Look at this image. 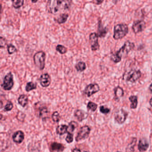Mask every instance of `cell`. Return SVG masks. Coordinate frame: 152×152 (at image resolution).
<instances>
[{
	"label": "cell",
	"mask_w": 152,
	"mask_h": 152,
	"mask_svg": "<svg viewBox=\"0 0 152 152\" xmlns=\"http://www.w3.org/2000/svg\"><path fill=\"white\" fill-rule=\"evenodd\" d=\"M72 1L49 0L46 5V11L56 15L62 10H69L72 7Z\"/></svg>",
	"instance_id": "6da1fadb"
},
{
	"label": "cell",
	"mask_w": 152,
	"mask_h": 152,
	"mask_svg": "<svg viewBox=\"0 0 152 152\" xmlns=\"http://www.w3.org/2000/svg\"><path fill=\"white\" fill-rule=\"evenodd\" d=\"M135 47L133 42L129 41L125 42L123 46L115 54H113L111 56V59L115 63L121 62L123 57H125L129 52L132 50Z\"/></svg>",
	"instance_id": "7a4b0ae2"
},
{
	"label": "cell",
	"mask_w": 152,
	"mask_h": 152,
	"mask_svg": "<svg viewBox=\"0 0 152 152\" xmlns=\"http://www.w3.org/2000/svg\"><path fill=\"white\" fill-rule=\"evenodd\" d=\"M129 32V27L126 24H118L114 28L113 38L115 40L121 39L125 37Z\"/></svg>",
	"instance_id": "3957f363"
},
{
	"label": "cell",
	"mask_w": 152,
	"mask_h": 152,
	"mask_svg": "<svg viewBox=\"0 0 152 152\" xmlns=\"http://www.w3.org/2000/svg\"><path fill=\"white\" fill-rule=\"evenodd\" d=\"M46 59V53L42 50L38 51L34 56V64L40 71H42L45 68Z\"/></svg>",
	"instance_id": "277c9868"
},
{
	"label": "cell",
	"mask_w": 152,
	"mask_h": 152,
	"mask_svg": "<svg viewBox=\"0 0 152 152\" xmlns=\"http://www.w3.org/2000/svg\"><path fill=\"white\" fill-rule=\"evenodd\" d=\"M141 76V73L139 70L132 69L129 72H125L123 75V79L129 82H136Z\"/></svg>",
	"instance_id": "5b68a950"
},
{
	"label": "cell",
	"mask_w": 152,
	"mask_h": 152,
	"mask_svg": "<svg viewBox=\"0 0 152 152\" xmlns=\"http://www.w3.org/2000/svg\"><path fill=\"white\" fill-rule=\"evenodd\" d=\"M14 75L11 72H9L4 77L1 87L5 91H10L14 87Z\"/></svg>",
	"instance_id": "8992f818"
},
{
	"label": "cell",
	"mask_w": 152,
	"mask_h": 152,
	"mask_svg": "<svg viewBox=\"0 0 152 152\" xmlns=\"http://www.w3.org/2000/svg\"><path fill=\"white\" fill-rule=\"evenodd\" d=\"M91 132V128L88 125H84L81 127L75 137L77 142L83 140L88 138Z\"/></svg>",
	"instance_id": "52a82bcc"
},
{
	"label": "cell",
	"mask_w": 152,
	"mask_h": 152,
	"mask_svg": "<svg viewBox=\"0 0 152 152\" xmlns=\"http://www.w3.org/2000/svg\"><path fill=\"white\" fill-rule=\"evenodd\" d=\"M100 90V87L98 84L96 83H90L88 84L84 88V94L88 97L96 94Z\"/></svg>",
	"instance_id": "ba28073f"
},
{
	"label": "cell",
	"mask_w": 152,
	"mask_h": 152,
	"mask_svg": "<svg viewBox=\"0 0 152 152\" xmlns=\"http://www.w3.org/2000/svg\"><path fill=\"white\" fill-rule=\"evenodd\" d=\"M98 38V35L96 33H91L90 34L89 42L92 51H96L99 50L100 45L99 43Z\"/></svg>",
	"instance_id": "9c48e42d"
},
{
	"label": "cell",
	"mask_w": 152,
	"mask_h": 152,
	"mask_svg": "<svg viewBox=\"0 0 152 152\" xmlns=\"http://www.w3.org/2000/svg\"><path fill=\"white\" fill-rule=\"evenodd\" d=\"M146 27V23L143 20L134 21L132 26V30L135 34L143 31Z\"/></svg>",
	"instance_id": "30bf717a"
},
{
	"label": "cell",
	"mask_w": 152,
	"mask_h": 152,
	"mask_svg": "<svg viewBox=\"0 0 152 152\" xmlns=\"http://www.w3.org/2000/svg\"><path fill=\"white\" fill-rule=\"evenodd\" d=\"M128 115L127 112L123 109H121L115 112L114 115L115 120L118 124H121L126 121Z\"/></svg>",
	"instance_id": "8fae6325"
},
{
	"label": "cell",
	"mask_w": 152,
	"mask_h": 152,
	"mask_svg": "<svg viewBox=\"0 0 152 152\" xmlns=\"http://www.w3.org/2000/svg\"><path fill=\"white\" fill-rule=\"evenodd\" d=\"M39 81L42 87L44 88H48L51 84V77L48 73L42 74L39 77Z\"/></svg>",
	"instance_id": "7c38bea8"
},
{
	"label": "cell",
	"mask_w": 152,
	"mask_h": 152,
	"mask_svg": "<svg viewBox=\"0 0 152 152\" xmlns=\"http://www.w3.org/2000/svg\"><path fill=\"white\" fill-rule=\"evenodd\" d=\"M25 138L24 133L22 131L19 130L15 132L12 136L13 141L17 144H21Z\"/></svg>",
	"instance_id": "4fadbf2b"
},
{
	"label": "cell",
	"mask_w": 152,
	"mask_h": 152,
	"mask_svg": "<svg viewBox=\"0 0 152 152\" xmlns=\"http://www.w3.org/2000/svg\"><path fill=\"white\" fill-rule=\"evenodd\" d=\"M38 107V115L39 118H42L43 120H45L47 118L48 114L49 113L48 109L46 106L39 105Z\"/></svg>",
	"instance_id": "5bb4252c"
},
{
	"label": "cell",
	"mask_w": 152,
	"mask_h": 152,
	"mask_svg": "<svg viewBox=\"0 0 152 152\" xmlns=\"http://www.w3.org/2000/svg\"><path fill=\"white\" fill-rule=\"evenodd\" d=\"M107 28L104 27L102 24L101 20H99L98 24L97 34L99 38H104L105 37L107 33Z\"/></svg>",
	"instance_id": "9a60e30c"
},
{
	"label": "cell",
	"mask_w": 152,
	"mask_h": 152,
	"mask_svg": "<svg viewBox=\"0 0 152 152\" xmlns=\"http://www.w3.org/2000/svg\"><path fill=\"white\" fill-rule=\"evenodd\" d=\"M74 116L79 121L81 122L87 118L88 114L83 110L77 109L75 111Z\"/></svg>",
	"instance_id": "2e32d148"
},
{
	"label": "cell",
	"mask_w": 152,
	"mask_h": 152,
	"mask_svg": "<svg viewBox=\"0 0 152 152\" xmlns=\"http://www.w3.org/2000/svg\"><path fill=\"white\" fill-rule=\"evenodd\" d=\"M50 149L51 152H62L64 150L65 147L63 144L53 142L50 145Z\"/></svg>",
	"instance_id": "e0dca14e"
},
{
	"label": "cell",
	"mask_w": 152,
	"mask_h": 152,
	"mask_svg": "<svg viewBox=\"0 0 152 152\" xmlns=\"http://www.w3.org/2000/svg\"><path fill=\"white\" fill-rule=\"evenodd\" d=\"M149 147V144L146 140L145 138L141 139L138 143V149L140 152H145L146 151Z\"/></svg>",
	"instance_id": "ac0fdd59"
},
{
	"label": "cell",
	"mask_w": 152,
	"mask_h": 152,
	"mask_svg": "<svg viewBox=\"0 0 152 152\" xmlns=\"http://www.w3.org/2000/svg\"><path fill=\"white\" fill-rule=\"evenodd\" d=\"M18 104L23 107H25L28 104L29 102V99H28V96L25 94H22L20 95L18 99Z\"/></svg>",
	"instance_id": "d6986e66"
},
{
	"label": "cell",
	"mask_w": 152,
	"mask_h": 152,
	"mask_svg": "<svg viewBox=\"0 0 152 152\" xmlns=\"http://www.w3.org/2000/svg\"><path fill=\"white\" fill-rule=\"evenodd\" d=\"M68 126L66 124H61L57 127L56 132L58 135L62 136L68 132Z\"/></svg>",
	"instance_id": "ffe728a7"
},
{
	"label": "cell",
	"mask_w": 152,
	"mask_h": 152,
	"mask_svg": "<svg viewBox=\"0 0 152 152\" xmlns=\"http://www.w3.org/2000/svg\"><path fill=\"white\" fill-rule=\"evenodd\" d=\"M69 16V15L67 13H62L59 15L57 18H55V21L59 24H62L67 21Z\"/></svg>",
	"instance_id": "44dd1931"
},
{
	"label": "cell",
	"mask_w": 152,
	"mask_h": 152,
	"mask_svg": "<svg viewBox=\"0 0 152 152\" xmlns=\"http://www.w3.org/2000/svg\"><path fill=\"white\" fill-rule=\"evenodd\" d=\"M75 67L77 72H82L86 70L87 68V66L85 62L83 61H80L75 64Z\"/></svg>",
	"instance_id": "7402d4cb"
},
{
	"label": "cell",
	"mask_w": 152,
	"mask_h": 152,
	"mask_svg": "<svg viewBox=\"0 0 152 152\" xmlns=\"http://www.w3.org/2000/svg\"><path fill=\"white\" fill-rule=\"evenodd\" d=\"M114 94L116 99H120L124 95V91L122 88L118 86L114 89Z\"/></svg>",
	"instance_id": "603a6c76"
},
{
	"label": "cell",
	"mask_w": 152,
	"mask_h": 152,
	"mask_svg": "<svg viewBox=\"0 0 152 152\" xmlns=\"http://www.w3.org/2000/svg\"><path fill=\"white\" fill-rule=\"evenodd\" d=\"M37 88V83H34L32 81H30L26 83L25 90L26 92H30L36 89Z\"/></svg>",
	"instance_id": "cb8c5ba5"
},
{
	"label": "cell",
	"mask_w": 152,
	"mask_h": 152,
	"mask_svg": "<svg viewBox=\"0 0 152 152\" xmlns=\"http://www.w3.org/2000/svg\"><path fill=\"white\" fill-rule=\"evenodd\" d=\"M129 99L131 103V108L132 109H136L138 104L137 97L136 96H131L129 97Z\"/></svg>",
	"instance_id": "d4e9b609"
},
{
	"label": "cell",
	"mask_w": 152,
	"mask_h": 152,
	"mask_svg": "<svg viewBox=\"0 0 152 152\" xmlns=\"http://www.w3.org/2000/svg\"><path fill=\"white\" fill-rule=\"evenodd\" d=\"M12 6L14 8L18 9L23 7L24 3L23 0H12Z\"/></svg>",
	"instance_id": "484cf974"
},
{
	"label": "cell",
	"mask_w": 152,
	"mask_h": 152,
	"mask_svg": "<svg viewBox=\"0 0 152 152\" xmlns=\"http://www.w3.org/2000/svg\"><path fill=\"white\" fill-rule=\"evenodd\" d=\"M56 50L61 55H64L67 52V48L61 44H58L56 46Z\"/></svg>",
	"instance_id": "4316f807"
},
{
	"label": "cell",
	"mask_w": 152,
	"mask_h": 152,
	"mask_svg": "<svg viewBox=\"0 0 152 152\" xmlns=\"http://www.w3.org/2000/svg\"><path fill=\"white\" fill-rule=\"evenodd\" d=\"M68 132H72L78 127V124L75 121H72L68 125Z\"/></svg>",
	"instance_id": "83f0119b"
},
{
	"label": "cell",
	"mask_w": 152,
	"mask_h": 152,
	"mask_svg": "<svg viewBox=\"0 0 152 152\" xmlns=\"http://www.w3.org/2000/svg\"><path fill=\"white\" fill-rule=\"evenodd\" d=\"M98 105L94 102L89 101L87 104V108L88 110H91L92 112H95L97 108Z\"/></svg>",
	"instance_id": "f1b7e54d"
},
{
	"label": "cell",
	"mask_w": 152,
	"mask_h": 152,
	"mask_svg": "<svg viewBox=\"0 0 152 152\" xmlns=\"http://www.w3.org/2000/svg\"><path fill=\"white\" fill-rule=\"evenodd\" d=\"M7 51L9 55H13L17 51V49L12 44L7 45Z\"/></svg>",
	"instance_id": "f546056e"
},
{
	"label": "cell",
	"mask_w": 152,
	"mask_h": 152,
	"mask_svg": "<svg viewBox=\"0 0 152 152\" xmlns=\"http://www.w3.org/2000/svg\"><path fill=\"white\" fill-rule=\"evenodd\" d=\"M60 115L58 112H55L53 113L52 115V119L54 122L58 123L60 120Z\"/></svg>",
	"instance_id": "4dcf8cb0"
},
{
	"label": "cell",
	"mask_w": 152,
	"mask_h": 152,
	"mask_svg": "<svg viewBox=\"0 0 152 152\" xmlns=\"http://www.w3.org/2000/svg\"><path fill=\"white\" fill-rule=\"evenodd\" d=\"M13 107H14V105H13V103L11 101H8L6 105L4 107V111L6 112L11 111L13 109Z\"/></svg>",
	"instance_id": "1f68e13d"
},
{
	"label": "cell",
	"mask_w": 152,
	"mask_h": 152,
	"mask_svg": "<svg viewBox=\"0 0 152 152\" xmlns=\"http://www.w3.org/2000/svg\"><path fill=\"white\" fill-rule=\"evenodd\" d=\"M66 141L68 143H71L73 141V134L70 132H67V135L65 139Z\"/></svg>",
	"instance_id": "d6a6232c"
},
{
	"label": "cell",
	"mask_w": 152,
	"mask_h": 152,
	"mask_svg": "<svg viewBox=\"0 0 152 152\" xmlns=\"http://www.w3.org/2000/svg\"><path fill=\"white\" fill-rule=\"evenodd\" d=\"M7 39L4 37L1 36L0 37V48H4L5 46L7 45Z\"/></svg>",
	"instance_id": "836d02e7"
},
{
	"label": "cell",
	"mask_w": 152,
	"mask_h": 152,
	"mask_svg": "<svg viewBox=\"0 0 152 152\" xmlns=\"http://www.w3.org/2000/svg\"><path fill=\"white\" fill-rule=\"evenodd\" d=\"M99 111L102 113L106 114L110 112V109L107 107H105L104 106H101L99 107Z\"/></svg>",
	"instance_id": "e575fe53"
},
{
	"label": "cell",
	"mask_w": 152,
	"mask_h": 152,
	"mask_svg": "<svg viewBox=\"0 0 152 152\" xmlns=\"http://www.w3.org/2000/svg\"><path fill=\"white\" fill-rule=\"evenodd\" d=\"M73 152H89L88 151H82L81 150V149H79L78 148H75L73 150Z\"/></svg>",
	"instance_id": "d590c367"
},
{
	"label": "cell",
	"mask_w": 152,
	"mask_h": 152,
	"mask_svg": "<svg viewBox=\"0 0 152 152\" xmlns=\"http://www.w3.org/2000/svg\"><path fill=\"white\" fill-rule=\"evenodd\" d=\"M104 2V1H93V2L94 4H96V5H100L101 3H103Z\"/></svg>",
	"instance_id": "8d00e7d4"
},
{
	"label": "cell",
	"mask_w": 152,
	"mask_h": 152,
	"mask_svg": "<svg viewBox=\"0 0 152 152\" xmlns=\"http://www.w3.org/2000/svg\"><path fill=\"white\" fill-rule=\"evenodd\" d=\"M148 90H149L150 93L152 94V83L149 86V88H148Z\"/></svg>",
	"instance_id": "74e56055"
},
{
	"label": "cell",
	"mask_w": 152,
	"mask_h": 152,
	"mask_svg": "<svg viewBox=\"0 0 152 152\" xmlns=\"http://www.w3.org/2000/svg\"><path fill=\"white\" fill-rule=\"evenodd\" d=\"M149 104H150V106L152 107V97L150 99V101H149Z\"/></svg>",
	"instance_id": "f35d334b"
},
{
	"label": "cell",
	"mask_w": 152,
	"mask_h": 152,
	"mask_svg": "<svg viewBox=\"0 0 152 152\" xmlns=\"http://www.w3.org/2000/svg\"><path fill=\"white\" fill-rule=\"evenodd\" d=\"M38 1H31L32 3H35L38 2Z\"/></svg>",
	"instance_id": "ab89813d"
},
{
	"label": "cell",
	"mask_w": 152,
	"mask_h": 152,
	"mask_svg": "<svg viewBox=\"0 0 152 152\" xmlns=\"http://www.w3.org/2000/svg\"><path fill=\"white\" fill-rule=\"evenodd\" d=\"M120 152V151H117V152Z\"/></svg>",
	"instance_id": "60d3db41"
}]
</instances>
